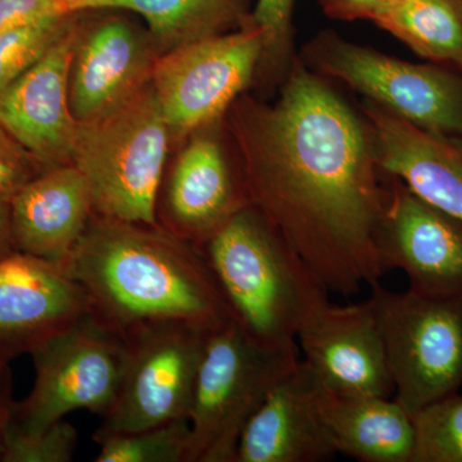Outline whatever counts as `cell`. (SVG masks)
<instances>
[{"mask_svg":"<svg viewBox=\"0 0 462 462\" xmlns=\"http://www.w3.org/2000/svg\"><path fill=\"white\" fill-rule=\"evenodd\" d=\"M411 462H462V396L449 394L412 415Z\"/></svg>","mask_w":462,"mask_h":462,"instance_id":"cb8c5ba5","label":"cell"},{"mask_svg":"<svg viewBox=\"0 0 462 462\" xmlns=\"http://www.w3.org/2000/svg\"><path fill=\"white\" fill-rule=\"evenodd\" d=\"M14 380L9 364L0 363V455H2L3 442L12 416H14Z\"/></svg>","mask_w":462,"mask_h":462,"instance_id":"4dcf8cb0","label":"cell"},{"mask_svg":"<svg viewBox=\"0 0 462 462\" xmlns=\"http://www.w3.org/2000/svg\"><path fill=\"white\" fill-rule=\"evenodd\" d=\"M51 12L67 14L60 0H0V33Z\"/></svg>","mask_w":462,"mask_h":462,"instance_id":"f1b7e54d","label":"cell"},{"mask_svg":"<svg viewBox=\"0 0 462 462\" xmlns=\"http://www.w3.org/2000/svg\"><path fill=\"white\" fill-rule=\"evenodd\" d=\"M78 442V430L65 419L38 431L9 424L0 462H71Z\"/></svg>","mask_w":462,"mask_h":462,"instance_id":"4316f807","label":"cell"},{"mask_svg":"<svg viewBox=\"0 0 462 462\" xmlns=\"http://www.w3.org/2000/svg\"><path fill=\"white\" fill-rule=\"evenodd\" d=\"M385 180L387 199L376 234L383 269L402 270L416 293L462 296V221L393 176Z\"/></svg>","mask_w":462,"mask_h":462,"instance_id":"8fae6325","label":"cell"},{"mask_svg":"<svg viewBox=\"0 0 462 462\" xmlns=\"http://www.w3.org/2000/svg\"><path fill=\"white\" fill-rule=\"evenodd\" d=\"M380 170L462 221V135L428 132L365 100Z\"/></svg>","mask_w":462,"mask_h":462,"instance_id":"e0dca14e","label":"cell"},{"mask_svg":"<svg viewBox=\"0 0 462 462\" xmlns=\"http://www.w3.org/2000/svg\"><path fill=\"white\" fill-rule=\"evenodd\" d=\"M394 383L410 415L462 387V296H425L372 285Z\"/></svg>","mask_w":462,"mask_h":462,"instance_id":"8992f818","label":"cell"},{"mask_svg":"<svg viewBox=\"0 0 462 462\" xmlns=\"http://www.w3.org/2000/svg\"><path fill=\"white\" fill-rule=\"evenodd\" d=\"M242 167L234 169L212 134L194 136L158 191L161 229L199 248L233 216L251 206Z\"/></svg>","mask_w":462,"mask_h":462,"instance_id":"5bb4252c","label":"cell"},{"mask_svg":"<svg viewBox=\"0 0 462 462\" xmlns=\"http://www.w3.org/2000/svg\"><path fill=\"white\" fill-rule=\"evenodd\" d=\"M300 360L322 388L346 396L392 398L387 348L370 298L319 310L297 336Z\"/></svg>","mask_w":462,"mask_h":462,"instance_id":"7c38bea8","label":"cell"},{"mask_svg":"<svg viewBox=\"0 0 462 462\" xmlns=\"http://www.w3.org/2000/svg\"><path fill=\"white\" fill-rule=\"evenodd\" d=\"M93 215L89 189L78 167H50L11 199L14 247L42 260L65 263Z\"/></svg>","mask_w":462,"mask_h":462,"instance_id":"d6986e66","label":"cell"},{"mask_svg":"<svg viewBox=\"0 0 462 462\" xmlns=\"http://www.w3.org/2000/svg\"><path fill=\"white\" fill-rule=\"evenodd\" d=\"M89 311L63 263L18 251L0 256V363L32 355Z\"/></svg>","mask_w":462,"mask_h":462,"instance_id":"4fadbf2b","label":"cell"},{"mask_svg":"<svg viewBox=\"0 0 462 462\" xmlns=\"http://www.w3.org/2000/svg\"><path fill=\"white\" fill-rule=\"evenodd\" d=\"M126 354L123 334L88 312L32 352L35 382L14 404L11 424L42 430L78 410L106 418L123 383Z\"/></svg>","mask_w":462,"mask_h":462,"instance_id":"52a82bcc","label":"cell"},{"mask_svg":"<svg viewBox=\"0 0 462 462\" xmlns=\"http://www.w3.org/2000/svg\"><path fill=\"white\" fill-rule=\"evenodd\" d=\"M96 462H188L189 420H175L133 433L112 434L96 440Z\"/></svg>","mask_w":462,"mask_h":462,"instance_id":"603a6c76","label":"cell"},{"mask_svg":"<svg viewBox=\"0 0 462 462\" xmlns=\"http://www.w3.org/2000/svg\"><path fill=\"white\" fill-rule=\"evenodd\" d=\"M328 17L340 21L367 20L373 18L394 0H319Z\"/></svg>","mask_w":462,"mask_h":462,"instance_id":"f546056e","label":"cell"},{"mask_svg":"<svg viewBox=\"0 0 462 462\" xmlns=\"http://www.w3.org/2000/svg\"><path fill=\"white\" fill-rule=\"evenodd\" d=\"M78 35L67 27L35 65L0 93V125L47 169L72 162L79 123L69 107V71Z\"/></svg>","mask_w":462,"mask_h":462,"instance_id":"9a60e30c","label":"cell"},{"mask_svg":"<svg viewBox=\"0 0 462 462\" xmlns=\"http://www.w3.org/2000/svg\"><path fill=\"white\" fill-rule=\"evenodd\" d=\"M234 132L252 206L328 291L379 282L387 180L364 115L296 58L278 99L240 106Z\"/></svg>","mask_w":462,"mask_h":462,"instance_id":"6da1fadb","label":"cell"},{"mask_svg":"<svg viewBox=\"0 0 462 462\" xmlns=\"http://www.w3.org/2000/svg\"><path fill=\"white\" fill-rule=\"evenodd\" d=\"M199 251L230 320L256 345L294 348L303 325L329 303V291L263 215L248 206Z\"/></svg>","mask_w":462,"mask_h":462,"instance_id":"3957f363","label":"cell"},{"mask_svg":"<svg viewBox=\"0 0 462 462\" xmlns=\"http://www.w3.org/2000/svg\"><path fill=\"white\" fill-rule=\"evenodd\" d=\"M16 251L12 239L11 199L0 196V256Z\"/></svg>","mask_w":462,"mask_h":462,"instance_id":"1f68e13d","label":"cell"},{"mask_svg":"<svg viewBox=\"0 0 462 462\" xmlns=\"http://www.w3.org/2000/svg\"><path fill=\"white\" fill-rule=\"evenodd\" d=\"M372 23L418 56L462 71V0H394Z\"/></svg>","mask_w":462,"mask_h":462,"instance_id":"7402d4cb","label":"cell"},{"mask_svg":"<svg viewBox=\"0 0 462 462\" xmlns=\"http://www.w3.org/2000/svg\"><path fill=\"white\" fill-rule=\"evenodd\" d=\"M47 170L0 125V196L12 199L23 185Z\"/></svg>","mask_w":462,"mask_h":462,"instance_id":"83f0119b","label":"cell"},{"mask_svg":"<svg viewBox=\"0 0 462 462\" xmlns=\"http://www.w3.org/2000/svg\"><path fill=\"white\" fill-rule=\"evenodd\" d=\"M300 60L407 123L428 132L462 135V75L449 67L389 57L333 32L307 42Z\"/></svg>","mask_w":462,"mask_h":462,"instance_id":"ba28073f","label":"cell"},{"mask_svg":"<svg viewBox=\"0 0 462 462\" xmlns=\"http://www.w3.org/2000/svg\"><path fill=\"white\" fill-rule=\"evenodd\" d=\"M187 322H154L125 334L123 383L94 440L189 420L207 331Z\"/></svg>","mask_w":462,"mask_h":462,"instance_id":"9c48e42d","label":"cell"},{"mask_svg":"<svg viewBox=\"0 0 462 462\" xmlns=\"http://www.w3.org/2000/svg\"><path fill=\"white\" fill-rule=\"evenodd\" d=\"M156 60L148 42L118 18L78 35L69 71V107L79 124L105 117L141 93Z\"/></svg>","mask_w":462,"mask_h":462,"instance_id":"ac0fdd59","label":"cell"},{"mask_svg":"<svg viewBox=\"0 0 462 462\" xmlns=\"http://www.w3.org/2000/svg\"><path fill=\"white\" fill-rule=\"evenodd\" d=\"M318 403L338 454L361 462H411L412 416L393 397L346 396L319 384Z\"/></svg>","mask_w":462,"mask_h":462,"instance_id":"ffe728a7","label":"cell"},{"mask_svg":"<svg viewBox=\"0 0 462 462\" xmlns=\"http://www.w3.org/2000/svg\"><path fill=\"white\" fill-rule=\"evenodd\" d=\"M170 134L152 85L105 117L79 124L71 163L87 181L94 215L158 226Z\"/></svg>","mask_w":462,"mask_h":462,"instance_id":"277c9868","label":"cell"},{"mask_svg":"<svg viewBox=\"0 0 462 462\" xmlns=\"http://www.w3.org/2000/svg\"><path fill=\"white\" fill-rule=\"evenodd\" d=\"M62 263L83 287L90 311L123 336L154 322L212 329L230 319L199 249L158 226L93 215Z\"/></svg>","mask_w":462,"mask_h":462,"instance_id":"7a4b0ae2","label":"cell"},{"mask_svg":"<svg viewBox=\"0 0 462 462\" xmlns=\"http://www.w3.org/2000/svg\"><path fill=\"white\" fill-rule=\"evenodd\" d=\"M300 358L298 346L256 345L230 319L207 331L191 400L188 462H236L249 419Z\"/></svg>","mask_w":462,"mask_h":462,"instance_id":"5b68a950","label":"cell"},{"mask_svg":"<svg viewBox=\"0 0 462 462\" xmlns=\"http://www.w3.org/2000/svg\"><path fill=\"white\" fill-rule=\"evenodd\" d=\"M318 393V380L300 358L249 419L236 462H321L338 455Z\"/></svg>","mask_w":462,"mask_h":462,"instance_id":"2e32d148","label":"cell"},{"mask_svg":"<svg viewBox=\"0 0 462 462\" xmlns=\"http://www.w3.org/2000/svg\"><path fill=\"white\" fill-rule=\"evenodd\" d=\"M67 14L126 9L147 21L166 50L224 33L245 18V0H60Z\"/></svg>","mask_w":462,"mask_h":462,"instance_id":"44dd1931","label":"cell"},{"mask_svg":"<svg viewBox=\"0 0 462 462\" xmlns=\"http://www.w3.org/2000/svg\"><path fill=\"white\" fill-rule=\"evenodd\" d=\"M65 12H51L0 33V93L35 65L69 26Z\"/></svg>","mask_w":462,"mask_h":462,"instance_id":"d4e9b609","label":"cell"},{"mask_svg":"<svg viewBox=\"0 0 462 462\" xmlns=\"http://www.w3.org/2000/svg\"><path fill=\"white\" fill-rule=\"evenodd\" d=\"M263 39L251 21L238 32L218 33L173 48L157 58L151 85L176 136L217 121L260 69Z\"/></svg>","mask_w":462,"mask_h":462,"instance_id":"30bf717a","label":"cell"},{"mask_svg":"<svg viewBox=\"0 0 462 462\" xmlns=\"http://www.w3.org/2000/svg\"><path fill=\"white\" fill-rule=\"evenodd\" d=\"M296 0H257L249 21L263 39L260 67L272 71L279 85L287 78L296 56L293 51V9Z\"/></svg>","mask_w":462,"mask_h":462,"instance_id":"484cf974","label":"cell"}]
</instances>
